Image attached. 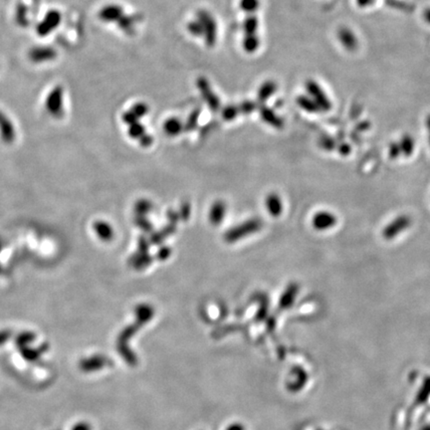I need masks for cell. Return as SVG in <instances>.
<instances>
[{"mask_svg":"<svg viewBox=\"0 0 430 430\" xmlns=\"http://www.w3.org/2000/svg\"><path fill=\"white\" fill-rule=\"evenodd\" d=\"M262 221L259 218H253L250 219L238 226H235L231 229H229L225 235H224V239L226 242L228 243H233L236 242L238 240H240L241 238L251 235L255 232H258L261 228H262Z\"/></svg>","mask_w":430,"mask_h":430,"instance_id":"cell-1","label":"cell"},{"mask_svg":"<svg viewBox=\"0 0 430 430\" xmlns=\"http://www.w3.org/2000/svg\"><path fill=\"white\" fill-rule=\"evenodd\" d=\"M197 20L202 24L206 45L213 47L217 38V26L213 16L205 10H200L197 12Z\"/></svg>","mask_w":430,"mask_h":430,"instance_id":"cell-2","label":"cell"},{"mask_svg":"<svg viewBox=\"0 0 430 430\" xmlns=\"http://www.w3.org/2000/svg\"><path fill=\"white\" fill-rule=\"evenodd\" d=\"M305 88L308 93V96H310L315 103L319 106L320 110L328 111L331 109V101L324 92L322 87L314 80H308L305 83Z\"/></svg>","mask_w":430,"mask_h":430,"instance_id":"cell-3","label":"cell"},{"mask_svg":"<svg viewBox=\"0 0 430 430\" xmlns=\"http://www.w3.org/2000/svg\"><path fill=\"white\" fill-rule=\"evenodd\" d=\"M196 86L199 90V92L202 95V98L212 111H218L220 107V101L218 97L215 95L211 89V86L208 82V80L204 77H199L196 81Z\"/></svg>","mask_w":430,"mask_h":430,"instance_id":"cell-4","label":"cell"},{"mask_svg":"<svg viewBox=\"0 0 430 430\" xmlns=\"http://www.w3.org/2000/svg\"><path fill=\"white\" fill-rule=\"evenodd\" d=\"M337 37L340 42V44L343 46V48L348 52H356L358 49V39L355 32L347 27L343 26L338 29Z\"/></svg>","mask_w":430,"mask_h":430,"instance_id":"cell-5","label":"cell"},{"mask_svg":"<svg viewBox=\"0 0 430 430\" xmlns=\"http://www.w3.org/2000/svg\"><path fill=\"white\" fill-rule=\"evenodd\" d=\"M260 116H261V118L264 122H266L267 124L271 125L272 127H274L276 129H282L283 126H284L282 119L280 117H278L273 112V110H271L270 107H266L264 105H262L260 107Z\"/></svg>","mask_w":430,"mask_h":430,"instance_id":"cell-6","label":"cell"},{"mask_svg":"<svg viewBox=\"0 0 430 430\" xmlns=\"http://www.w3.org/2000/svg\"><path fill=\"white\" fill-rule=\"evenodd\" d=\"M93 228L98 235V237L104 241L109 242L114 237V230L113 227L105 221H96L93 225Z\"/></svg>","mask_w":430,"mask_h":430,"instance_id":"cell-7","label":"cell"},{"mask_svg":"<svg viewBox=\"0 0 430 430\" xmlns=\"http://www.w3.org/2000/svg\"><path fill=\"white\" fill-rule=\"evenodd\" d=\"M226 213V205L222 201H216L211 206L209 212V220L212 225H219L225 217Z\"/></svg>","mask_w":430,"mask_h":430,"instance_id":"cell-8","label":"cell"},{"mask_svg":"<svg viewBox=\"0 0 430 430\" xmlns=\"http://www.w3.org/2000/svg\"><path fill=\"white\" fill-rule=\"evenodd\" d=\"M176 229H177L176 225L170 223L168 226L164 227L160 231L152 233L151 236H150L149 242L151 244H153V245H159V244H162L166 240V238H168L169 236L173 235L176 232Z\"/></svg>","mask_w":430,"mask_h":430,"instance_id":"cell-9","label":"cell"},{"mask_svg":"<svg viewBox=\"0 0 430 430\" xmlns=\"http://www.w3.org/2000/svg\"><path fill=\"white\" fill-rule=\"evenodd\" d=\"M276 90L277 85L274 81H266L261 85L260 89L258 90V101L263 104L274 95Z\"/></svg>","mask_w":430,"mask_h":430,"instance_id":"cell-10","label":"cell"},{"mask_svg":"<svg viewBox=\"0 0 430 430\" xmlns=\"http://www.w3.org/2000/svg\"><path fill=\"white\" fill-rule=\"evenodd\" d=\"M266 206L267 210L273 217H278L282 212V202L280 197L275 194H269L266 198Z\"/></svg>","mask_w":430,"mask_h":430,"instance_id":"cell-11","label":"cell"},{"mask_svg":"<svg viewBox=\"0 0 430 430\" xmlns=\"http://www.w3.org/2000/svg\"><path fill=\"white\" fill-rule=\"evenodd\" d=\"M153 258L148 253H137L130 259V264L137 270H142L149 266Z\"/></svg>","mask_w":430,"mask_h":430,"instance_id":"cell-12","label":"cell"},{"mask_svg":"<svg viewBox=\"0 0 430 430\" xmlns=\"http://www.w3.org/2000/svg\"><path fill=\"white\" fill-rule=\"evenodd\" d=\"M0 131H1V138L6 143L13 142L15 138L14 130L12 125L7 121V119L0 114Z\"/></svg>","mask_w":430,"mask_h":430,"instance_id":"cell-13","label":"cell"},{"mask_svg":"<svg viewBox=\"0 0 430 430\" xmlns=\"http://www.w3.org/2000/svg\"><path fill=\"white\" fill-rule=\"evenodd\" d=\"M183 130V125L178 118H171L164 124V131L167 135L175 137L180 134Z\"/></svg>","mask_w":430,"mask_h":430,"instance_id":"cell-14","label":"cell"},{"mask_svg":"<svg viewBox=\"0 0 430 430\" xmlns=\"http://www.w3.org/2000/svg\"><path fill=\"white\" fill-rule=\"evenodd\" d=\"M123 16V9L120 6L112 5L107 6L105 9H103L101 13V17L105 21H116L120 20V18Z\"/></svg>","mask_w":430,"mask_h":430,"instance_id":"cell-15","label":"cell"},{"mask_svg":"<svg viewBox=\"0 0 430 430\" xmlns=\"http://www.w3.org/2000/svg\"><path fill=\"white\" fill-rule=\"evenodd\" d=\"M258 27H259V21H258V18L256 17V15H254V14L247 15V17L245 18V20L243 21V24H242L244 34L245 35L256 34Z\"/></svg>","mask_w":430,"mask_h":430,"instance_id":"cell-16","label":"cell"},{"mask_svg":"<svg viewBox=\"0 0 430 430\" xmlns=\"http://www.w3.org/2000/svg\"><path fill=\"white\" fill-rule=\"evenodd\" d=\"M297 103L300 107L304 109L309 113H316L320 110L319 106L315 103V101L310 96H300L297 98Z\"/></svg>","mask_w":430,"mask_h":430,"instance_id":"cell-17","label":"cell"},{"mask_svg":"<svg viewBox=\"0 0 430 430\" xmlns=\"http://www.w3.org/2000/svg\"><path fill=\"white\" fill-rule=\"evenodd\" d=\"M259 45H260V40L257 34L244 36L242 46L244 51H246L247 53H254L255 51H257V49L259 48Z\"/></svg>","mask_w":430,"mask_h":430,"instance_id":"cell-18","label":"cell"},{"mask_svg":"<svg viewBox=\"0 0 430 430\" xmlns=\"http://www.w3.org/2000/svg\"><path fill=\"white\" fill-rule=\"evenodd\" d=\"M240 7L248 15L254 14L260 7V1L259 0H240Z\"/></svg>","mask_w":430,"mask_h":430,"instance_id":"cell-19","label":"cell"},{"mask_svg":"<svg viewBox=\"0 0 430 430\" xmlns=\"http://www.w3.org/2000/svg\"><path fill=\"white\" fill-rule=\"evenodd\" d=\"M199 116H200V110H194V111L190 114V116L188 117V119H187V121H186L185 125L183 126L184 131H186V132H190V131L194 130V129L196 128V126H197Z\"/></svg>","mask_w":430,"mask_h":430,"instance_id":"cell-20","label":"cell"},{"mask_svg":"<svg viewBox=\"0 0 430 430\" xmlns=\"http://www.w3.org/2000/svg\"><path fill=\"white\" fill-rule=\"evenodd\" d=\"M144 134H145L144 127L139 122L131 125L130 128H129V135L133 139H139L140 140Z\"/></svg>","mask_w":430,"mask_h":430,"instance_id":"cell-21","label":"cell"},{"mask_svg":"<svg viewBox=\"0 0 430 430\" xmlns=\"http://www.w3.org/2000/svg\"><path fill=\"white\" fill-rule=\"evenodd\" d=\"M151 209V203L148 200L141 199L135 204V212L136 215L145 216Z\"/></svg>","mask_w":430,"mask_h":430,"instance_id":"cell-22","label":"cell"},{"mask_svg":"<svg viewBox=\"0 0 430 430\" xmlns=\"http://www.w3.org/2000/svg\"><path fill=\"white\" fill-rule=\"evenodd\" d=\"M135 223L138 227H140L144 232H151L153 229L152 224L145 218L143 215H136L135 217Z\"/></svg>","mask_w":430,"mask_h":430,"instance_id":"cell-23","label":"cell"},{"mask_svg":"<svg viewBox=\"0 0 430 430\" xmlns=\"http://www.w3.org/2000/svg\"><path fill=\"white\" fill-rule=\"evenodd\" d=\"M187 30L191 35L195 36V37H199V36H203V27L202 24L196 19L194 21H191L187 24Z\"/></svg>","mask_w":430,"mask_h":430,"instance_id":"cell-24","label":"cell"},{"mask_svg":"<svg viewBox=\"0 0 430 430\" xmlns=\"http://www.w3.org/2000/svg\"><path fill=\"white\" fill-rule=\"evenodd\" d=\"M238 114H240V113H239V109L237 106L229 105V106L223 109L222 118L225 121H233L238 116Z\"/></svg>","mask_w":430,"mask_h":430,"instance_id":"cell-25","label":"cell"},{"mask_svg":"<svg viewBox=\"0 0 430 430\" xmlns=\"http://www.w3.org/2000/svg\"><path fill=\"white\" fill-rule=\"evenodd\" d=\"M296 290H297V287L295 285H291V286L288 287L286 292L284 293V295L281 299V306L282 307H288L291 304L292 299H293L294 295L296 294Z\"/></svg>","mask_w":430,"mask_h":430,"instance_id":"cell-26","label":"cell"},{"mask_svg":"<svg viewBox=\"0 0 430 430\" xmlns=\"http://www.w3.org/2000/svg\"><path fill=\"white\" fill-rule=\"evenodd\" d=\"M139 119L142 118L143 116H145L148 112V107L144 104V103H138L136 104L134 107L131 110Z\"/></svg>","mask_w":430,"mask_h":430,"instance_id":"cell-27","label":"cell"},{"mask_svg":"<svg viewBox=\"0 0 430 430\" xmlns=\"http://www.w3.org/2000/svg\"><path fill=\"white\" fill-rule=\"evenodd\" d=\"M256 104L251 102V101H245L242 104H240L238 106L239 109V113L240 114H244V115H249L255 109H256Z\"/></svg>","mask_w":430,"mask_h":430,"instance_id":"cell-28","label":"cell"},{"mask_svg":"<svg viewBox=\"0 0 430 430\" xmlns=\"http://www.w3.org/2000/svg\"><path fill=\"white\" fill-rule=\"evenodd\" d=\"M172 255V249L169 246H163L156 252V258L160 261H165L169 259Z\"/></svg>","mask_w":430,"mask_h":430,"instance_id":"cell-29","label":"cell"},{"mask_svg":"<svg viewBox=\"0 0 430 430\" xmlns=\"http://www.w3.org/2000/svg\"><path fill=\"white\" fill-rule=\"evenodd\" d=\"M190 213H191V207H190L189 203H188V202H184V203H182V204H181V206H180V209H179V211L180 219L187 220V219L189 218V216H190Z\"/></svg>","mask_w":430,"mask_h":430,"instance_id":"cell-30","label":"cell"},{"mask_svg":"<svg viewBox=\"0 0 430 430\" xmlns=\"http://www.w3.org/2000/svg\"><path fill=\"white\" fill-rule=\"evenodd\" d=\"M119 23H120V26H121L124 30H126V31H129V30H130V29L134 26V21H133V19H132L131 17H125V16H122V17L120 18Z\"/></svg>","mask_w":430,"mask_h":430,"instance_id":"cell-31","label":"cell"},{"mask_svg":"<svg viewBox=\"0 0 430 430\" xmlns=\"http://www.w3.org/2000/svg\"><path fill=\"white\" fill-rule=\"evenodd\" d=\"M123 120H124V122L126 123V124H128V125H133V124H135V123H137L138 122V120H139V118L132 112V111H129V112H126L125 114H124V116H123Z\"/></svg>","mask_w":430,"mask_h":430,"instance_id":"cell-32","label":"cell"},{"mask_svg":"<svg viewBox=\"0 0 430 430\" xmlns=\"http://www.w3.org/2000/svg\"><path fill=\"white\" fill-rule=\"evenodd\" d=\"M139 246V253H147L149 249V240H147L144 236H141L138 241Z\"/></svg>","mask_w":430,"mask_h":430,"instance_id":"cell-33","label":"cell"},{"mask_svg":"<svg viewBox=\"0 0 430 430\" xmlns=\"http://www.w3.org/2000/svg\"><path fill=\"white\" fill-rule=\"evenodd\" d=\"M167 217H168V219H169L170 223L175 224V225L177 224V222H178L179 219H180L179 212H176V211H175V210H173V209H170V210L167 212Z\"/></svg>","mask_w":430,"mask_h":430,"instance_id":"cell-34","label":"cell"},{"mask_svg":"<svg viewBox=\"0 0 430 430\" xmlns=\"http://www.w3.org/2000/svg\"><path fill=\"white\" fill-rule=\"evenodd\" d=\"M152 142H153V138L150 135H146V134H144L143 137L140 139V143L143 147L150 146L152 144Z\"/></svg>","mask_w":430,"mask_h":430,"instance_id":"cell-35","label":"cell"},{"mask_svg":"<svg viewBox=\"0 0 430 430\" xmlns=\"http://www.w3.org/2000/svg\"><path fill=\"white\" fill-rule=\"evenodd\" d=\"M375 2L377 0H356V4L359 8H362V9L372 6Z\"/></svg>","mask_w":430,"mask_h":430,"instance_id":"cell-36","label":"cell"},{"mask_svg":"<svg viewBox=\"0 0 430 430\" xmlns=\"http://www.w3.org/2000/svg\"><path fill=\"white\" fill-rule=\"evenodd\" d=\"M424 21L430 25V7H427L424 11H423V15H422Z\"/></svg>","mask_w":430,"mask_h":430,"instance_id":"cell-37","label":"cell"},{"mask_svg":"<svg viewBox=\"0 0 430 430\" xmlns=\"http://www.w3.org/2000/svg\"><path fill=\"white\" fill-rule=\"evenodd\" d=\"M0 250H1V246H0Z\"/></svg>","mask_w":430,"mask_h":430,"instance_id":"cell-38","label":"cell"}]
</instances>
